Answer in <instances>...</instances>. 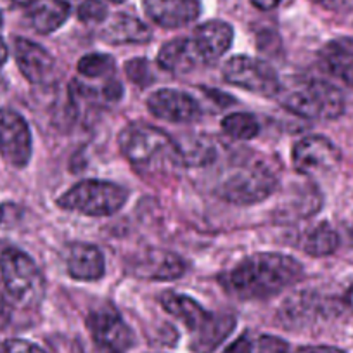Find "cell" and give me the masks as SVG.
I'll return each mask as SVG.
<instances>
[{"label": "cell", "mask_w": 353, "mask_h": 353, "mask_svg": "<svg viewBox=\"0 0 353 353\" xmlns=\"http://www.w3.org/2000/svg\"><path fill=\"white\" fill-rule=\"evenodd\" d=\"M123 158L145 181L179 179L185 168L184 154L166 132L148 123L127 125L118 135Z\"/></svg>", "instance_id": "obj_1"}, {"label": "cell", "mask_w": 353, "mask_h": 353, "mask_svg": "<svg viewBox=\"0 0 353 353\" xmlns=\"http://www.w3.org/2000/svg\"><path fill=\"white\" fill-rule=\"evenodd\" d=\"M303 276L300 261L283 253H256L220 277L229 293L243 300H265L293 286Z\"/></svg>", "instance_id": "obj_2"}, {"label": "cell", "mask_w": 353, "mask_h": 353, "mask_svg": "<svg viewBox=\"0 0 353 353\" xmlns=\"http://www.w3.org/2000/svg\"><path fill=\"white\" fill-rule=\"evenodd\" d=\"M161 307L192 332L191 348L194 353H212L236 325L234 315L212 314L191 296L181 293L168 291L163 294Z\"/></svg>", "instance_id": "obj_3"}, {"label": "cell", "mask_w": 353, "mask_h": 353, "mask_svg": "<svg viewBox=\"0 0 353 353\" xmlns=\"http://www.w3.org/2000/svg\"><path fill=\"white\" fill-rule=\"evenodd\" d=\"M277 97L290 113L307 120L329 121L345 113L343 94L322 80H298L291 87H281Z\"/></svg>", "instance_id": "obj_4"}, {"label": "cell", "mask_w": 353, "mask_h": 353, "mask_svg": "<svg viewBox=\"0 0 353 353\" xmlns=\"http://www.w3.org/2000/svg\"><path fill=\"white\" fill-rule=\"evenodd\" d=\"M277 189V176L267 163L244 161L229 166L216 185V194L232 205H256Z\"/></svg>", "instance_id": "obj_5"}, {"label": "cell", "mask_w": 353, "mask_h": 353, "mask_svg": "<svg viewBox=\"0 0 353 353\" xmlns=\"http://www.w3.org/2000/svg\"><path fill=\"white\" fill-rule=\"evenodd\" d=\"M128 191L108 181H81L57 198L59 208L85 216H110L120 212Z\"/></svg>", "instance_id": "obj_6"}, {"label": "cell", "mask_w": 353, "mask_h": 353, "mask_svg": "<svg viewBox=\"0 0 353 353\" xmlns=\"http://www.w3.org/2000/svg\"><path fill=\"white\" fill-rule=\"evenodd\" d=\"M0 274L9 296L23 307H37L46 294V279L39 265L25 251L8 248L0 254Z\"/></svg>", "instance_id": "obj_7"}, {"label": "cell", "mask_w": 353, "mask_h": 353, "mask_svg": "<svg viewBox=\"0 0 353 353\" xmlns=\"http://www.w3.org/2000/svg\"><path fill=\"white\" fill-rule=\"evenodd\" d=\"M223 78L230 85L265 97H276L281 92L279 74L265 61L250 56H234L223 64Z\"/></svg>", "instance_id": "obj_8"}, {"label": "cell", "mask_w": 353, "mask_h": 353, "mask_svg": "<svg viewBox=\"0 0 353 353\" xmlns=\"http://www.w3.org/2000/svg\"><path fill=\"white\" fill-rule=\"evenodd\" d=\"M0 156L16 168H25L32 158V132L19 113L0 108Z\"/></svg>", "instance_id": "obj_9"}, {"label": "cell", "mask_w": 353, "mask_h": 353, "mask_svg": "<svg viewBox=\"0 0 353 353\" xmlns=\"http://www.w3.org/2000/svg\"><path fill=\"white\" fill-rule=\"evenodd\" d=\"M87 329L94 343L113 352H127L135 343L134 331L113 307H103L90 312L87 317Z\"/></svg>", "instance_id": "obj_10"}, {"label": "cell", "mask_w": 353, "mask_h": 353, "mask_svg": "<svg viewBox=\"0 0 353 353\" xmlns=\"http://www.w3.org/2000/svg\"><path fill=\"white\" fill-rule=\"evenodd\" d=\"M341 159L339 149L322 135H308L293 148V166L301 175H317L334 168Z\"/></svg>", "instance_id": "obj_11"}, {"label": "cell", "mask_w": 353, "mask_h": 353, "mask_svg": "<svg viewBox=\"0 0 353 353\" xmlns=\"http://www.w3.org/2000/svg\"><path fill=\"white\" fill-rule=\"evenodd\" d=\"M188 265L184 258L172 251L159 250V248H149L142 253L135 254L130 260L132 276L145 281H159L168 283L184 276Z\"/></svg>", "instance_id": "obj_12"}, {"label": "cell", "mask_w": 353, "mask_h": 353, "mask_svg": "<svg viewBox=\"0 0 353 353\" xmlns=\"http://www.w3.org/2000/svg\"><path fill=\"white\" fill-rule=\"evenodd\" d=\"M152 117L170 123H191L201 117V104L182 90L159 88L145 101Z\"/></svg>", "instance_id": "obj_13"}, {"label": "cell", "mask_w": 353, "mask_h": 353, "mask_svg": "<svg viewBox=\"0 0 353 353\" xmlns=\"http://www.w3.org/2000/svg\"><path fill=\"white\" fill-rule=\"evenodd\" d=\"M14 57L23 77L33 85H43L52 78L56 61L39 43L28 39L14 40Z\"/></svg>", "instance_id": "obj_14"}, {"label": "cell", "mask_w": 353, "mask_h": 353, "mask_svg": "<svg viewBox=\"0 0 353 353\" xmlns=\"http://www.w3.org/2000/svg\"><path fill=\"white\" fill-rule=\"evenodd\" d=\"M144 11L163 28H181L201 14L199 0H142Z\"/></svg>", "instance_id": "obj_15"}, {"label": "cell", "mask_w": 353, "mask_h": 353, "mask_svg": "<svg viewBox=\"0 0 353 353\" xmlns=\"http://www.w3.org/2000/svg\"><path fill=\"white\" fill-rule=\"evenodd\" d=\"M232 39L234 30L225 21L213 19V21L198 26L194 37H192V42H194L196 49H198L203 66L215 64L230 49Z\"/></svg>", "instance_id": "obj_16"}, {"label": "cell", "mask_w": 353, "mask_h": 353, "mask_svg": "<svg viewBox=\"0 0 353 353\" xmlns=\"http://www.w3.org/2000/svg\"><path fill=\"white\" fill-rule=\"evenodd\" d=\"M66 270L70 277L77 281H85V283L103 279L106 274V261H104L103 251L94 244H70L66 251Z\"/></svg>", "instance_id": "obj_17"}, {"label": "cell", "mask_w": 353, "mask_h": 353, "mask_svg": "<svg viewBox=\"0 0 353 353\" xmlns=\"http://www.w3.org/2000/svg\"><path fill=\"white\" fill-rule=\"evenodd\" d=\"M25 18L33 32L49 35L70 18V4L66 0H26Z\"/></svg>", "instance_id": "obj_18"}, {"label": "cell", "mask_w": 353, "mask_h": 353, "mask_svg": "<svg viewBox=\"0 0 353 353\" xmlns=\"http://www.w3.org/2000/svg\"><path fill=\"white\" fill-rule=\"evenodd\" d=\"M158 64L168 73L184 74L203 63L192 39H175L161 47Z\"/></svg>", "instance_id": "obj_19"}, {"label": "cell", "mask_w": 353, "mask_h": 353, "mask_svg": "<svg viewBox=\"0 0 353 353\" xmlns=\"http://www.w3.org/2000/svg\"><path fill=\"white\" fill-rule=\"evenodd\" d=\"M103 39L108 43H148L151 40V30L141 21L128 14H117L108 21L103 30Z\"/></svg>", "instance_id": "obj_20"}, {"label": "cell", "mask_w": 353, "mask_h": 353, "mask_svg": "<svg viewBox=\"0 0 353 353\" xmlns=\"http://www.w3.org/2000/svg\"><path fill=\"white\" fill-rule=\"evenodd\" d=\"M321 59L324 68L353 88V50L346 42H332L322 49Z\"/></svg>", "instance_id": "obj_21"}, {"label": "cell", "mask_w": 353, "mask_h": 353, "mask_svg": "<svg viewBox=\"0 0 353 353\" xmlns=\"http://www.w3.org/2000/svg\"><path fill=\"white\" fill-rule=\"evenodd\" d=\"M223 353H290V345L277 336L248 331L230 343Z\"/></svg>", "instance_id": "obj_22"}, {"label": "cell", "mask_w": 353, "mask_h": 353, "mask_svg": "<svg viewBox=\"0 0 353 353\" xmlns=\"http://www.w3.org/2000/svg\"><path fill=\"white\" fill-rule=\"evenodd\" d=\"M339 246V236L329 223H319L301 241V250L308 256L322 258L334 253Z\"/></svg>", "instance_id": "obj_23"}, {"label": "cell", "mask_w": 353, "mask_h": 353, "mask_svg": "<svg viewBox=\"0 0 353 353\" xmlns=\"http://www.w3.org/2000/svg\"><path fill=\"white\" fill-rule=\"evenodd\" d=\"M222 130L236 141H250L260 132V123L250 113H232L222 120Z\"/></svg>", "instance_id": "obj_24"}, {"label": "cell", "mask_w": 353, "mask_h": 353, "mask_svg": "<svg viewBox=\"0 0 353 353\" xmlns=\"http://www.w3.org/2000/svg\"><path fill=\"white\" fill-rule=\"evenodd\" d=\"M181 151L184 154L185 166H205L216 158L215 145L206 137L189 141L185 145H181Z\"/></svg>", "instance_id": "obj_25"}, {"label": "cell", "mask_w": 353, "mask_h": 353, "mask_svg": "<svg viewBox=\"0 0 353 353\" xmlns=\"http://www.w3.org/2000/svg\"><path fill=\"white\" fill-rule=\"evenodd\" d=\"M77 70L85 78H110L114 73V59L108 54H87L78 61Z\"/></svg>", "instance_id": "obj_26"}, {"label": "cell", "mask_w": 353, "mask_h": 353, "mask_svg": "<svg viewBox=\"0 0 353 353\" xmlns=\"http://www.w3.org/2000/svg\"><path fill=\"white\" fill-rule=\"evenodd\" d=\"M77 14L83 23H103L108 18V8L101 0H81Z\"/></svg>", "instance_id": "obj_27"}, {"label": "cell", "mask_w": 353, "mask_h": 353, "mask_svg": "<svg viewBox=\"0 0 353 353\" xmlns=\"http://www.w3.org/2000/svg\"><path fill=\"white\" fill-rule=\"evenodd\" d=\"M151 64L145 59H130L125 63V73L139 87H145L151 81Z\"/></svg>", "instance_id": "obj_28"}, {"label": "cell", "mask_w": 353, "mask_h": 353, "mask_svg": "<svg viewBox=\"0 0 353 353\" xmlns=\"http://www.w3.org/2000/svg\"><path fill=\"white\" fill-rule=\"evenodd\" d=\"M23 208L16 203H2L0 205V227L2 229H12L21 222Z\"/></svg>", "instance_id": "obj_29"}, {"label": "cell", "mask_w": 353, "mask_h": 353, "mask_svg": "<svg viewBox=\"0 0 353 353\" xmlns=\"http://www.w3.org/2000/svg\"><path fill=\"white\" fill-rule=\"evenodd\" d=\"M0 353H46L40 346L25 339H6L0 345Z\"/></svg>", "instance_id": "obj_30"}, {"label": "cell", "mask_w": 353, "mask_h": 353, "mask_svg": "<svg viewBox=\"0 0 353 353\" xmlns=\"http://www.w3.org/2000/svg\"><path fill=\"white\" fill-rule=\"evenodd\" d=\"M322 8L334 12H353V0H315Z\"/></svg>", "instance_id": "obj_31"}, {"label": "cell", "mask_w": 353, "mask_h": 353, "mask_svg": "<svg viewBox=\"0 0 353 353\" xmlns=\"http://www.w3.org/2000/svg\"><path fill=\"white\" fill-rule=\"evenodd\" d=\"M294 353H345L336 346H303L298 348Z\"/></svg>", "instance_id": "obj_32"}, {"label": "cell", "mask_w": 353, "mask_h": 353, "mask_svg": "<svg viewBox=\"0 0 353 353\" xmlns=\"http://www.w3.org/2000/svg\"><path fill=\"white\" fill-rule=\"evenodd\" d=\"M281 0H251V4L260 11H272L279 6Z\"/></svg>", "instance_id": "obj_33"}, {"label": "cell", "mask_w": 353, "mask_h": 353, "mask_svg": "<svg viewBox=\"0 0 353 353\" xmlns=\"http://www.w3.org/2000/svg\"><path fill=\"white\" fill-rule=\"evenodd\" d=\"M80 353H118V352H113V350L104 348V346L94 343V345H81Z\"/></svg>", "instance_id": "obj_34"}, {"label": "cell", "mask_w": 353, "mask_h": 353, "mask_svg": "<svg viewBox=\"0 0 353 353\" xmlns=\"http://www.w3.org/2000/svg\"><path fill=\"white\" fill-rule=\"evenodd\" d=\"M9 57V52H8V46L4 43V40L0 39V66L8 61Z\"/></svg>", "instance_id": "obj_35"}, {"label": "cell", "mask_w": 353, "mask_h": 353, "mask_svg": "<svg viewBox=\"0 0 353 353\" xmlns=\"http://www.w3.org/2000/svg\"><path fill=\"white\" fill-rule=\"evenodd\" d=\"M346 303H348V307L353 310V286L350 288L348 294H346Z\"/></svg>", "instance_id": "obj_36"}, {"label": "cell", "mask_w": 353, "mask_h": 353, "mask_svg": "<svg viewBox=\"0 0 353 353\" xmlns=\"http://www.w3.org/2000/svg\"><path fill=\"white\" fill-rule=\"evenodd\" d=\"M2 26H4V19H2V14H0V32H2Z\"/></svg>", "instance_id": "obj_37"}, {"label": "cell", "mask_w": 353, "mask_h": 353, "mask_svg": "<svg viewBox=\"0 0 353 353\" xmlns=\"http://www.w3.org/2000/svg\"><path fill=\"white\" fill-rule=\"evenodd\" d=\"M110 2H113V4H121V2H125V0H110Z\"/></svg>", "instance_id": "obj_38"}, {"label": "cell", "mask_w": 353, "mask_h": 353, "mask_svg": "<svg viewBox=\"0 0 353 353\" xmlns=\"http://www.w3.org/2000/svg\"><path fill=\"white\" fill-rule=\"evenodd\" d=\"M18 2H23V4H25V2H26V0H18Z\"/></svg>", "instance_id": "obj_39"}, {"label": "cell", "mask_w": 353, "mask_h": 353, "mask_svg": "<svg viewBox=\"0 0 353 353\" xmlns=\"http://www.w3.org/2000/svg\"><path fill=\"white\" fill-rule=\"evenodd\" d=\"M352 241H353V230H352Z\"/></svg>", "instance_id": "obj_40"}]
</instances>
